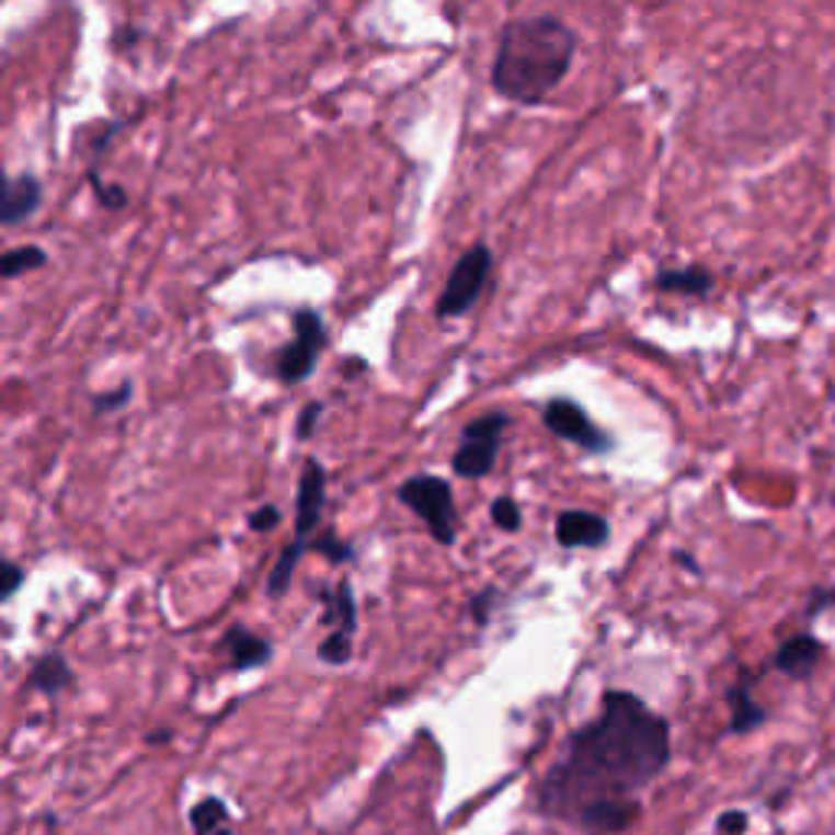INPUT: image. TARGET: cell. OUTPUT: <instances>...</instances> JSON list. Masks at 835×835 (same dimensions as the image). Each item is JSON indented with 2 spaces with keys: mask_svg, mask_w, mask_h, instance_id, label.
Masks as SVG:
<instances>
[{
  "mask_svg": "<svg viewBox=\"0 0 835 835\" xmlns=\"http://www.w3.org/2000/svg\"><path fill=\"white\" fill-rule=\"evenodd\" d=\"M673 757V731L663 714L624 689H607L600 714L581 724L539 783V810L574 823L600 800H624L650 787Z\"/></svg>",
  "mask_w": 835,
  "mask_h": 835,
  "instance_id": "1",
  "label": "cell"
},
{
  "mask_svg": "<svg viewBox=\"0 0 835 835\" xmlns=\"http://www.w3.org/2000/svg\"><path fill=\"white\" fill-rule=\"evenodd\" d=\"M574 53L577 33L552 13L510 20L496 43L490 85L500 99L536 108L564 82Z\"/></svg>",
  "mask_w": 835,
  "mask_h": 835,
  "instance_id": "2",
  "label": "cell"
},
{
  "mask_svg": "<svg viewBox=\"0 0 835 835\" xmlns=\"http://www.w3.org/2000/svg\"><path fill=\"white\" fill-rule=\"evenodd\" d=\"M399 500L427 526V533L434 536L437 546L457 542V503H454V490L444 477H434V473L409 477L399 487Z\"/></svg>",
  "mask_w": 835,
  "mask_h": 835,
  "instance_id": "3",
  "label": "cell"
},
{
  "mask_svg": "<svg viewBox=\"0 0 835 835\" xmlns=\"http://www.w3.org/2000/svg\"><path fill=\"white\" fill-rule=\"evenodd\" d=\"M490 275H493V252H490V245L487 242L470 245L457 259V265L450 268V275L444 281V290H441L437 307H434L437 320H457V317H464L480 300Z\"/></svg>",
  "mask_w": 835,
  "mask_h": 835,
  "instance_id": "4",
  "label": "cell"
},
{
  "mask_svg": "<svg viewBox=\"0 0 835 835\" xmlns=\"http://www.w3.org/2000/svg\"><path fill=\"white\" fill-rule=\"evenodd\" d=\"M327 346V327H323V317L310 307H300L294 310V340L287 346H281L278 359H275V373L284 386H297L304 382L320 353Z\"/></svg>",
  "mask_w": 835,
  "mask_h": 835,
  "instance_id": "5",
  "label": "cell"
},
{
  "mask_svg": "<svg viewBox=\"0 0 835 835\" xmlns=\"http://www.w3.org/2000/svg\"><path fill=\"white\" fill-rule=\"evenodd\" d=\"M542 421H546V427H549L556 437L577 444V447L587 450V454H604V450L614 447V441L591 421V415H587L577 402H571V399H552V402L542 409Z\"/></svg>",
  "mask_w": 835,
  "mask_h": 835,
  "instance_id": "6",
  "label": "cell"
},
{
  "mask_svg": "<svg viewBox=\"0 0 835 835\" xmlns=\"http://www.w3.org/2000/svg\"><path fill=\"white\" fill-rule=\"evenodd\" d=\"M823 656H826V643H823L816 633L803 630V633L787 637V640L777 647V653H774V660H770V670L780 673V676H787V679H793V683H807V679L816 676Z\"/></svg>",
  "mask_w": 835,
  "mask_h": 835,
  "instance_id": "7",
  "label": "cell"
},
{
  "mask_svg": "<svg viewBox=\"0 0 835 835\" xmlns=\"http://www.w3.org/2000/svg\"><path fill=\"white\" fill-rule=\"evenodd\" d=\"M323 503H327V470H323L320 460L307 457V460H304V470H300V480H297L294 539L310 542V536H313V529H317V523H320Z\"/></svg>",
  "mask_w": 835,
  "mask_h": 835,
  "instance_id": "8",
  "label": "cell"
},
{
  "mask_svg": "<svg viewBox=\"0 0 835 835\" xmlns=\"http://www.w3.org/2000/svg\"><path fill=\"white\" fill-rule=\"evenodd\" d=\"M43 183L39 176L33 173H16V176H7L3 186H0V222L7 229L26 222L30 216H36V209L43 206Z\"/></svg>",
  "mask_w": 835,
  "mask_h": 835,
  "instance_id": "9",
  "label": "cell"
},
{
  "mask_svg": "<svg viewBox=\"0 0 835 835\" xmlns=\"http://www.w3.org/2000/svg\"><path fill=\"white\" fill-rule=\"evenodd\" d=\"M637 820H640V803L633 797H624V800H600L584 807L574 826H581L591 835H617L627 833Z\"/></svg>",
  "mask_w": 835,
  "mask_h": 835,
  "instance_id": "10",
  "label": "cell"
},
{
  "mask_svg": "<svg viewBox=\"0 0 835 835\" xmlns=\"http://www.w3.org/2000/svg\"><path fill=\"white\" fill-rule=\"evenodd\" d=\"M556 539L564 549H600L610 539V526L600 513L564 510L556 519Z\"/></svg>",
  "mask_w": 835,
  "mask_h": 835,
  "instance_id": "11",
  "label": "cell"
},
{
  "mask_svg": "<svg viewBox=\"0 0 835 835\" xmlns=\"http://www.w3.org/2000/svg\"><path fill=\"white\" fill-rule=\"evenodd\" d=\"M751 686H754V676L747 670H741L737 683H731V689H728V705H731L728 734H751V731L764 728L770 718V711L754 698Z\"/></svg>",
  "mask_w": 835,
  "mask_h": 835,
  "instance_id": "12",
  "label": "cell"
},
{
  "mask_svg": "<svg viewBox=\"0 0 835 835\" xmlns=\"http://www.w3.org/2000/svg\"><path fill=\"white\" fill-rule=\"evenodd\" d=\"M317 597H320V604H323V624L353 637L356 627H359V607H356L353 584H350V581L330 584V587H323Z\"/></svg>",
  "mask_w": 835,
  "mask_h": 835,
  "instance_id": "13",
  "label": "cell"
},
{
  "mask_svg": "<svg viewBox=\"0 0 835 835\" xmlns=\"http://www.w3.org/2000/svg\"><path fill=\"white\" fill-rule=\"evenodd\" d=\"M500 454V437H464L454 454V473L464 480H483Z\"/></svg>",
  "mask_w": 835,
  "mask_h": 835,
  "instance_id": "14",
  "label": "cell"
},
{
  "mask_svg": "<svg viewBox=\"0 0 835 835\" xmlns=\"http://www.w3.org/2000/svg\"><path fill=\"white\" fill-rule=\"evenodd\" d=\"M222 647L232 653V670H239V673L259 670V666H265V663L272 660V643H268L265 637L252 633V630L242 627V624H236V627L226 633Z\"/></svg>",
  "mask_w": 835,
  "mask_h": 835,
  "instance_id": "15",
  "label": "cell"
},
{
  "mask_svg": "<svg viewBox=\"0 0 835 835\" xmlns=\"http://www.w3.org/2000/svg\"><path fill=\"white\" fill-rule=\"evenodd\" d=\"M72 683H76V673H72V666H69L59 653L39 656L36 666H33V673H30V679H26L30 689L46 693V696H59V693L69 689Z\"/></svg>",
  "mask_w": 835,
  "mask_h": 835,
  "instance_id": "16",
  "label": "cell"
},
{
  "mask_svg": "<svg viewBox=\"0 0 835 835\" xmlns=\"http://www.w3.org/2000/svg\"><path fill=\"white\" fill-rule=\"evenodd\" d=\"M656 290H670V294H686V297H705L711 294L714 278L708 268L701 265H689V268H663L656 275Z\"/></svg>",
  "mask_w": 835,
  "mask_h": 835,
  "instance_id": "17",
  "label": "cell"
},
{
  "mask_svg": "<svg viewBox=\"0 0 835 835\" xmlns=\"http://www.w3.org/2000/svg\"><path fill=\"white\" fill-rule=\"evenodd\" d=\"M46 262H49L46 249H39V245H20V249H10V252L0 255V275L7 281H13L20 278V275H26V272L46 268Z\"/></svg>",
  "mask_w": 835,
  "mask_h": 835,
  "instance_id": "18",
  "label": "cell"
},
{
  "mask_svg": "<svg viewBox=\"0 0 835 835\" xmlns=\"http://www.w3.org/2000/svg\"><path fill=\"white\" fill-rule=\"evenodd\" d=\"M310 549V542H304V539H294L284 552H281L278 564L272 568V574H268V597H284L287 594V587H290V581H294V568H297V561L300 556Z\"/></svg>",
  "mask_w": 835,
  "mask_h": 835,
  "instance_id": "19",
  "label": "cell"
},
{
  "mask_svg": "<svg viewBox=\"0 0 835 835\" xmlns=\"http://www.w3.org/2000/svg\"><path fill=\"white\" fill-rule=\"evenodd\" d=\"M190 826L193 835H213L222 826H229V807L219 797H206L190 810Z\"/></svg>",
  "mask_w": 835,
  "mask_h": 835,
  "instance_id": "20",
  "label": "cell"
},
{
  "mask_svg": "<svg viewBox=\"0 0 835 835\" xmlns=\"http://www.w3.org/2000/svg\"><path fill=\"white\" fill-rule=\"evenodd\" d=\"M317 656L327 663V666H346L353 660V637L343 633V630H330V637L320 643Z\"/></svg>",
  "mask_w": 835,
  "mask_h": 835,
  "instance_id": "21",
  "label": "cell"
},
{
  "mask_svg": "<svg viewBox=\"0 0 835 835\" xmlns=\"http://www.w3.org/2000/svg\"><path fill=\"white\" fill-rule=\"evenodd\" d=\"M490 519L496 523V529L503 533H519L523 529V510L513 496H500L490 503Z\"/></svg>",
  "mask_w": 835,
  "mask_h": 835,
  "instance_id": "22",
  "label": "cell"
},
{
  "mask_svg": "<svg viewBox=\"0 0 835 835\" xmlns=\"http://www.w3.org/2000/svg\"><path fill=\"white\" fill-rule=\"evenodd\" d=\"M506 427H510V415L506 412H490V415L473 418L464 427V437H503Z\"/></svg>",
  "mask_w": 835,
  "mask_h": 835,
  "instance_id": "23",
  "label": "cell"
},
{
  "mask_svg": "<svg viewBox=\"0 0 835 835\" xmlns=\"http://www.w3.org/2000/svg\"><path fill=\"white\" fill-rule=\"evenodd\" d=\"M131 396H135L131 382H122L115 392H99V396L92 399V409H95V415H105V412H118V409H125V405L131 402Z\"/></svg>",
  "mask_w": 835,
  "mask_h": 835,
  "instance_id": "24",
  "label": "cell"
},
{
  "mask_svg": "<svg viewBox=\"0 0 835 835\" xmlns=\"http://www.w3.org/2000/svg\"><path fill=\"white\" fill-rule=\"evenodd\" d=\"M89 183H92V190H95V196H99V203H102L105 209H122V206L128 203V193H125L122 186L105 183L95 170L89 173Z\"/></svg>",
  "mask_w": 835,
  "mask_h": 835,
  "instance_id": "25",
  "label": "cell"
},
{
  "mask_svg": "<svg viewBox=\"0 0 835 835\" xmlns=\"http://www.w3.org/2000/svg\"><path fill=\"white\" fill-rule=\"evenodd\" d=\"M310 549L317 552V556L330 558V561H353V549L340 539V536H333V533H327V536H320V539H313L310 542Z\"/></svg>",
  "mask_w": 835,
  "mask_h": 835,
  "instance_id": "26",
  "label": "cell"
},
{
  "mask_svg": "<svg viewBox=\"0 0 835 835\" xmlns=\"http://www.w3.org/2000/svg\"><path fill=\"white\" fill-rule=\"evenodd\" d=\"M281 519H284V516H281L278 506H275V503H265V506L252 510V516H249V529L265 536V533H275V529H278Z\"/></svg>",
  "mask_w": 835,
  "mask_h": 835,
  "instance_id": "27",
  "label": "cell"
},
{
  "mask_svg": "<svg viewBox=\"0 0 835 835\" xmlns=\"http://www.w3.org/2000/svg\"><path fill=\"white\" fill-rule=\"evenodd\" d=\"M320 415H323V402H307L304 409H300V415H297V441H307L313 431H317V424H320Z\"/></svg>",
  "mask_w": 835,
  "mask_h": 835,
  "instance_id": "28",
  "label": "cell"
},
{
  "mask_svg": "<svg viewBox=\"0 0 835 835\" xmlns=\"http://www.w3.org/2000/svg\"><path fill=\"white\" fill-rule=\"evenodd\" d=\"M747 826H751V820H747L744 810H724V813L718 816V823H714L718 835H744L747 833Z\"/></svg>",
  "mask_w": 835,
  "mask_h": 835,
  "instance_id": "29",
  "label": "cell"
},
{
  "mask_svg": "<svg viewBox=\"0 0 835 835\" xmlns=\"http://www.w3.org/2000/svg\"><path fill=\"white\" fill-rule=\"evenodd\" d=\"M23 577H26V571L16 561H3L0 564V597H13L20 591Z\"/></svg>",
  "mask_w": 835,
  "mask_h": 835,
  "instance_id": "30",
  "label": "cell"
},
{
  "mask_svg": "<svg viewBox=\"0 0 835 835\" xmlns=\"http://www.w3.org/2000/svg\"><path fill=\"white\" fill-rule=\"evenodd\" d=\"M835 607V584L833 587H813L810 600H807V620H816L820 614Z\"/></svg>",
  "mask_w": 835,
  "mask_h": 835,
  "instance_id": "31",
  "label": "cell"
},
{
  "mask_svg": "<svg viewBox=\"0 0 835 835\" xmlns=\"http://www.w3.org/2000/svg\"><path fill=\"white\" fill-rule=\"evenodd\" d=\"M493 600H496V587H483L480 594H473V597H470V617H473L480 627L490 620V614H493V610H490V607H493Z\"/></svg>",
  "mask_w": 835,
  "mask_h": 835,
  "instance_id": "32",
  "label": "cell"
},
{
  "mask_svg": "<svg viewBox=\"0 0 835 835\" xmlns=\"http://www.w3.org/2000/svg\"><path fill=\"white\" fill-rule=\"evenodd\" d=\"M366 369H369V366H366L363 359H346V363H343V376H346V379H353V376H359V373H366Z\"/></svg>",
  "mask_w": 835,
  "mask_h": 835,
  "instance_id": "33",
  "label": "cell"
},
{
  "mask_svg": "<svg viewBox=\"0 0 835 835\" xmlns=\"http://www.w3.org/2000/svg\"><path fill=\"white\" fill-rule=\"evenodd\" d=\"M676 561H679V564H683L686 571H693V574H698V571H701V568H698V561L693 556H689V552H676Z\"/></svg>",
  "mask_w": 835,
  "mask_h": 835,
  "instance_id": "34",
  "label": "cell"
},
{
  "mask_svg": "<svg viewBox=\"0 0 835 835\" xmlns=\"http://www.w3.org/2000/svg\"><path fill=\"white\" fill-rule=\"evenodd\" d=\"M173 737V731H150L147 734V744H163V741H170Z\"/></svg>",
  "mask_w": 835,
  "mask_h": 835,
  "instance_id": "35",
  "label": "cell"
},
{
  "mask_svg": "<svg viewBox=\"0 0 835 835\" xmlns=\"http://www.w3.org/2000/svg\"><path fill=\"white\" fill-rule=\"evenodd\" d=\"M213 835H232V830H229V826H222L219 833H213Z\"/></svg>",
  "mask_w": 835,
  "mask_h": 835,
  "instance_id": "36",
  "label": "cell"
}]
</instances>
